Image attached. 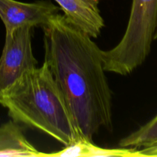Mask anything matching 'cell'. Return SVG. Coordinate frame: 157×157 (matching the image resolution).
Here are the masks:
<instances>
[{
    "mask_svg": "<svg viewBox=\"0 0 157 157\" xmlns=\"http://www.w3.org/2000/svg\"><path fill=\"white\" fill-rule=\"evenodd\" d=\"M44 61L56 81L75 127L93 142L102 127L112 130V93L102 50L91 37L59 13L41 27Z\"/></svg>",
    "mask_w": 157,
    "mask_h": 157,
    "instance_id": "1",
    "label": "cell"
},
{
    "mask_svg": "<svg viewBox=\"0 0 157 157\" xmlns=\"http://www.w3.org/2000/svg\"><path fill=\"white\" fill-rule=\"evenodd\" d=\"M0 104L13 121L40 130L64 147L82 137L45 62L1 92Z\"/></svg>",
    "mask_w": 157,
    "mask_h": 157,
    "instance_id": "2",
    "label": "cell"
},
{
    "mask_svg": "<svg viewBox=\"0 0 157 157\" xmlns=\"http://www.w3.org/2000/svg\"><path fill=\"white\" fill-rule=\"evenodd\" d=\"M157 28V0H133L130 18L120 42L102 51L105 71L131 74L146 61Z\"/></svg>",
    "mask_w": 157,
    "mask_h": 157,
    "instance_id": "3",
    "label": "cell"
},
{
    "mask_svg": "<svg viewBox=\"0 0 157 157\" xmlns=\"http://www.w3.org/2000/svg\"><path fill=\"white\" fill-rule=\"evenodd\" d=\"M32 29L29 26L19 28L5 38L0 57V93L26 72L37 67L38 61L32 47Z\"/></svg>",
    "mask_w": 157,
    "mask_h": 157,
    "instance_id": "4",
    "label": "cell"
},
{
    "mask_svg": "<svg viewBox=\"0 0 157 157\" xmlns=\"http://www.w3.org/2000/svg\"><path fill=\"white\" fill-rule=\"evenodd\" d=\"M59 7L51 1L21 2L0 0V18L6 29V38L25 26L42 27L59 12Z\"/></svg>",
    "mask_w": 157,
    "mask_h": 157,
    "instance_id": "5",
    "label": "cell"
},
{
    "mask_svg": "<svg viewBox=\"0 0 157 157\" xmlns=\"http://www.w3.org/2000/svg\"><path fill=\"white\" fill-rule=\"evenodd\" d=\"M70 22L96 38L104 27L99 4L101 0H55Z\"/></svg>",
    "mask_w": 157,
    "mask_h": 157,
    "instance_id": "6",
    "label": "cell"
},
{
    "mask_svg": "<svg viewBox=\"0 0 157 157\" xmlns=\"http://www.w3.org/2000/svg\"><path fill=\"white\" fill-rule=\"evenodd\" d=\"M47 156L38 151L27 139L19 124L8 121L0 126V156Z\"/></svg>",
    "mask_w": 157,
    "mask_h": 157,
    "instance_id": "7",
    "label": "cell"
},
{
    "mask_svg": "<svg viewBox=\"0 0 157 157\" xmlns=\"http://www.w3.org/2000/svg\"><path fill=\"white\" fill-rule=\"evenodd\" d=\"M47 156H84V157H140L141 156L139 149L136 148H118L105 149L94 145L93 142L87 140L84 137L77 139L75 142L65 147L61 151L57 153H47Z\"/></svg>",
    "mask_w": 157,
    "mask_h": 157,
    "instance_id": "8",
    "label": "cell"
},
{
    "mask_svg": "<svg viewBox=\"0 0 157 157\" xmlns=\"http://www.w3.org/2000/svg\"><path fill=\"white\" fill-rule=\"evenodd\" d=\"M157 144V115L119 142L122 148H143Z\"/></svg>",
    "mask_w": 157,
    "mask_h": 157,
    "instance_id": "9",
    "label": "cell"
},
{
    "mask_svg": "<svg viewBox=\"0 0 157 157\" xmlns=\"http://www.w3.org/2000/svg\"><path fill=\"white\" fill-rule=\"evenodd\" d=\"M141 156H157V144L139 149Z\"/></svg>",
    "mask_w": 157,
    "mask_h": 157,
    "instance_id": "10",
    "label": "cell"
},
{
    "mask_svg": "<svg viewBox=\"0 0 157 157\" xmlns=\"http://www.w3.org/2000/svg\"><path fill=\"white\" fill-rule=\"evenodd\" d=\"M157 39V28H156V32H155V35H154V40Z\"/></svg>",
    "mask_w": 157,
    "mask_h": 157,
    "instance_id": "11",
    "label": "cell"
}]
</instances>
